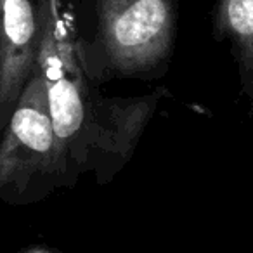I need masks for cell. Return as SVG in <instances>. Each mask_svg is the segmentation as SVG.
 <instances>
[{
	"label": "cell",
	"mask_w": 253,
	"mask_h": 253,
	"mask_svg": "<svg viewBox=\"0 0 253 253\" xmlns=\"http://www.w3.org/2000/svg\"><path fill=\"white\" fill-rule=\"evenodd\" d=\"M75 43L90 78L151 77L177 39V0H75Z\"/></svg>",
	"instance_id": "cell-1"
},
{
	"label": "cell",
	"mask_w": 253,
	"mask_h": 253,
	"mask_svg": "<svg viewBox=\"0 0 253 253\" xmlns=\"http://www.w3.org/2000/svg\"><path fill=\"white\" fill-rule=\"evenodd\" d=\"M37 0H0V135L39 66Z\"/></svg>",
	"instance_id": "cell-4"
},
{
	"label": "cell",
	"mask_w": 253,
	"mask_h": 253,
	"mask_svg": "<svg viewBox=\"0 0 253 253\" xmlns=\"http://www.w3.org/2000/svg\"><path fill=\"white\" fill-rule=\"evenodd\" d=\"M25 253H54V252L45 250V248H32V250H28V252H25Z\"/></svg>",
	"instance_id": "cell-6"
},
{
	"label": "cell",
	"mask_w": 253,
	"mask_h": 253,
	"mask_svg": "<svg viewBox=\"0 0 253 253\" xmlns=\"http://www.w3.org/2000/svg\"><path fill=\"white\" fill-rule=\"evenodd\" d=\"M211 35L217 42L229 43L239 88L253 115V0H215Z\"/></svg>",
	"instance_id": "cell-5"
},
{
	"label": "cell",
	"mask_w": 253,
	"mask_h": 253,
	"mask_svg": "<svg viewBox=\"0 0 253 253\" xmlns=\"http://www.w3.org/2000/svg\"><path fill=\"white\" fill-rule=\"evenodd\" d=\"M59 180V149L39 66L0 135V200L18 201L35 180Z\"/></svg>",
	"instance_id": "cell-2"
},
{
	"label": "cell",
	"mask_w": 253,
	"mask_h": 253,
	"mask_svg": "<svg viewBox=\"0 0 253 253\" xmlns=\"http://www.w3.org/2000/svg\"><path fill=\"white\" fill-rule=\"evenodd\" d=\"M167 90L158 88L142 97L104 99L95 94L88 120L87 151L84 172L94 170L99 182L111 179L113 173L130 158L158 99Z\"/></svg>",
	"instance_id": "cell-3"
}]
</instances>
